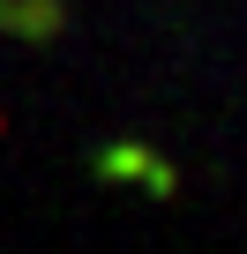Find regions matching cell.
<instances>
[{
	"label": "cell",
	"instance_id": "1",
	"mask_svg": "<svg viewBox=\"0 0 247 254\" xmlns=\"http://www.w3.org/2000/svg\"><path fill=\"white\" fill-rule=\"evenodd\" d=\"M97 180H112V187H143V194H172V187H180V172H172L158 150H143V142H112V150H97Z\"/></svg>",
	"mask_w": 247,
	"mask_h": 254
},
{
	"label": "cell",
	"instance_id": "2",
	"mask_svg": "<svg viewBox=\"0 0 247 254\" xmlns=\"http://www.w3.org/2000/svg\"><path fill=\"white\" fill-rule=\"evenodd\" d=\"M0 30H15V38H53L60 30V0H0Z\"/></svg>",
	"mask_w": 247,
	"mask_h": 254
}]
</instances>
